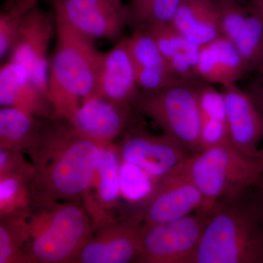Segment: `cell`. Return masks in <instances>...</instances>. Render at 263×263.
Here are the masks:
<instances>
[{
    "mask_svg": "<svg viewBox=\"0 0 263 263\" xmlns=\"http://www.w3.org/2000/svg\"><path fill=\"white\" fill-rule=\"evenodd\" d=\"M247 91L251 95L263 115V63L255 71Z\"/></svg>",
    "mask_w": 263,
    "mask_h": 263,
    "instance_id": "f546056e",
    "label": "cell"
},
{
    "mask_svg": "<svg viewBox=\"0 0 263 263\" xmlns=\"http://www.w3.org/2000/svg\"><path fill=\"white\" fill-rule=\"evenodd\" d=\"M10 1H12V0H7L6 2H10Z\"/></svg>",
    "mask_w": 263,
    "mask_h": 263,
    "instance_id": "e575fe53",
    "label": "cell"
},
{
    "mask_svg": "<svg viewBox=\"0 0 263 263\" xmlns=\"http://www.w3.org/2000/svg\"><path fill=\"white\" fill-rule=\"evenodd\" d=\"M252 190L254 202L263 224V174L252 186Z\"/></svg>",
    "mask_w": 263,
    "mask_h": 263,
    "instance_id": "4dcf8cb0",
    "label": "cell"
},
{
    "mask_svg": "<svg viewBox=\"0 0 263 263\" xmlns=\"http://www.w3.org/2000/svg\"><path fill=\"white\" fill-rule=\"evenodd\" d=\"M134 108L94 95L86 99L67 121L81 135L100 147L113 144L126 130Z\"/></svg>",
    "mask_w": 263,
    "mask_h": 263,
    "instance_id": "4fadbf2b",
    "label": "cell"
},
{
    "mask_svg": "<svg viewBox=\"0 0 263 263\" xmlns=\"http://www.w3.org/2000/svg\"><path fill=\"white\" fill-rule=\"evenodd\" d=\"M56 18V17H55ZM56 45L50 58L48 87L54 118L69 119L84 100L96 94L103 53L94 40L56 18Z\"/></svg>",
    "mask_w": 263,
    "mask_h": 263,
    "instance_id": "3957f363",
    "label": "cell"
},
{
    "mask_svg": "<svg viewBox=\"0 0 263 263\" xmlns=\"http://www.w3.org/2000/svg\"><path fill=\"white\" fill-rule=\"evenodd\" d=\"M227 145H233L230 141L227 120L214 118H201L199 152L213 147Z\"/></svg>",
    "mask_w": 263,
    "mask_h": 263,
    "instance_id": "83f0119b",
    "label": "cell"
},
{
    "mask_svg": "<svg viewBox=\"0 0 263 263\" xmlns=\"http://www.w3.org/2000/svg\"><path fill=\"white\" fill-rule=\"evenodd\" d=\"M140 94L126 37H122L103 53L95 95L134 108Z\"/></svg>",
    "mask_w": 263,
    "mask_h": 263,
    "instance_id": "ac0fdd59",
    "label": "cell"
},
{
    "mask_svg": "<svg viewBox=\"0 0 263 263\" xmlns=\"http://www.w3.org/2000/svg\"><path fill=\"white\" fill-rule=\"evenodd\" d=\"M209 212H198L176 220L146 226L137 263H190L209 221Z\"/></svg>",
    "mask_w": 263,
    "mask_h": 263,
    "instance_id": "52a82bcc",
    "label": "cell"
},
{
    "mask_svg": "<svg viewBox=\"0 0 263 263\" xmlns=\"http://www.w3.org/2000/svg\"><path fill=\"white\" fill-rule=\"evenodd\" d=\"M0 105L21 109L41 119L55 117L49 92L34 81L25 67L10 60L0 69Z\"/></svg>",
    "mask_w": 263,
    "mask_h": 263,
    "instance_id": "e0dca14e",
    "label": "cell"
},
{
    "mask_svg": "<svg viewBox=\"0 0 263 263\" xmlns=\"http://www.w3.org/2000/svg\"><path fill=\"white\" fill-rule=\"evenodd\" d=\"M30 213L0 217V263H32L27 252Z\"/></svg>",
    "mask_w": 263,
    "mask_h": 263,
    "instance_id": "cb8c5ba5",
    "label": "cell"
},
{
    "mask_svg": "<svg viewBox=\"0 0 263 263\" xmlns=\"http://www.w3.org/2000/svg\"><path fill=\"white\" fill-rule=\"evenodd\" d=\"M250 5L257 12L263 22V0H250Z\"/></svg>",
    "mask_w": 263,
    "mask_h": 263,
    "instance_id": "d6a6232c",
    "label": "cell"
},
{
    "mask_svg": "<svg viewBox=\"0 0 263 263\" xmlns=\"http://www.w3.org/2000/svg\"><path fill=\"white\" fill-rule=\"evenodd\" d=\"M55 17L83 35L117 43L129 16L124 0H51Z\"/></svg>",
    "mask_w": 263,
    "mask_h": 263,
    "instance_id": "9c48e42d",
    "label": "cell"
},
{
    "mask_svg": "<svg viewBox=\"0 0 263 263\" xmlns=\"http://www.w3.org/2000/svg\"><path fill=\"white\" fill-rule=\"evenodd\" d=\"M175 171L200 190L207 212L224 195L253 186L262 174L255 159L243 155L233 145L200 151L190 155Z\"/></svg>",
    "mask_w": 263,
    "mask_h": 263,
    "instance_id": "5b68a950",
    "label": "cell"
},
{
    "mask_svg": "<svg viewBox=\"0 0 263 263\" xmlns=\"http://www.w3.org/2000/svg\"><path fill=\"white\" fill-rule=\"evenodd\" d=\"M170 23L200 46L221 35L216 0H181Z\"/></svg>",
    "mask_w": 263,
    "mask_h": 263,
    "instance_id": "7402d4cb",
    "label": "cell"
},
{
    "mask_svg": "<svg viewBox=\"0 0 263 263\" xmlns=\"http://www.w3.org/2000/svg\"><path fill=\"white\" fill-rule=\"evenodd\" d=\"M120 169L117 145L101 147L94 179L82 200L95 228L111 219L110 211L119 205L122 195Z\"/></svg>",
    "mask_w": 263,
    "mask_h": 263,
    "instance_id": "2e32d148",
    "label": "cell"
},
{
    "mask_svg": "<svg viewBox=\"0 0 263 263\" xmlns=\"http://www.w3.org/2000/svg\"><path fill=\"white\" fill-rule=\"evenodd\" d=\"M181 0H127L129 27L143 29L152 24L169 23Z\"/></svg>",
    "mask_w": 263,
    "mask_h": 263,
    "instance_id": "d4e9b609",
    "label": "cell"
},
{
    "mask_svg": "<svg viewBox=\"0 0 263 263\" xmlns=\"http://www.w3.org/2000/svg\"><path fill=\"white\" fill-rule=\"evenodd\" d=\"M252 186L216 200L190 263H263V224Z\"/></svg>",
    "mask_w": 263,
    "mask_h": 263,
    "instance_id": "7a4b0ae2",
    "label": "cell"
},
{
    "mask_svg": "<svg viewBox=\"0 0 263 263\" xmlns=\"http://www.w3.org/2000/svg\"><path fill=\"white\" fill-rule=\"evenodd\" d=\"M126 43L141 91H155L182 81L175 75L155 40L145 29H134L126 37Z\"/></svg>",
    "mask_w": 263,
    "mask_h": 263,
    "instance_id": "d6986e66",
    "label": "cell"
},
{
    "mask_svg": "<svg viewBox=\"0 0 263 263\" xmlns=\"http://www.w3.org/2000/svg\"><path fill=\"white\" fill-rule=\"evenodd\" d=\"M30 183L21 176H0V217L32 212Z\"/></svg>",
    "mask_w": 263,
    "mask_h": 263,
    "instance_id": "484cf974",
    "label": "cell"
},
{
    "mask_svg": "<svg viewBox=\"0 0 263 263\" xmlns=\"http://www.w3.org/2000/svg\"><path fill=\"white\" fill-rule=\"evenodd\" d=\"M100 148L67 119H45L42 139L29 155L36 169L30 183L32 209L82 201L94 179Z\"/></svg>",
    "mask_w": 263,
    "mask_h": 263,
    "instance_id": "6da1fadb",
    "label": "cell"
},
{
    "mask_svg": "<svg viewBox=\"0 0 263 263\" xmlns=\"http://www.w3.org/2000/svg\"><path fill=\"white\" fill-rule=\"evenodd\" d=\"M197 74L204 82L224 86L236 84L249 73L245 62L228 38L221 35L200 46Z\"/></svg>",
    "mask_w": 263,
    "mask_h": 263,
    "instance_id": "ffe728a7",
    "label": "cell"
},
{
    "mask_svg": "<svg viewBox=\"0 0 263 263\" xmlns=\"http://www.w3.org/2000/svg\"><path fill=\"white\" fill-rule=\"evenodd\" d=\"M143 29L155 40L178 79L184 81L201 80L197 71L200 46L185 37L170 22L152 24Z\"/></svg>",
    "mask_w": 263,
    "mask_h": 263,
    "instance_id": "44dd1931",
    "label": "cell"
},
{
    "mask_svg": "<svg viewBox=\"0 0 263 263\" xmlns=\"http://www.w3.org/2000/svg\"><path fill=\"white\" fill-rule=\"evenodd\" d=\"M117 145L121 162L142 170L157 181L174 171L190 155L171 137L131 129Z\"/></svg>",
    "mask_w": 263,
    "mask_h": 263,
    "instance_id": "7c38bea8",
    "label": "cell"
},
{
    "mask_svg": "<svg viewBox=\"0 0 263 263\" xmlns=\"http://www.w3.org/2000/svg\"><path fill=\"white\" fill-rule=\"evenodd\" d=\"M126 208V214L95 230L72 263L136 262L142 252L143 216Z\"/></svg>",
    "mask_w": 263,
    "mask_h": 263,
    "instance_id": "ba28073f",
    "label": "cell"
},
{
    "mask_svg": "<svg viewBox=\"0 0 263 263\" xmlns=\"http://www.w3.org/2000/svg\"><path fill=\"white\" fill-rule=\"evenodd\" d=\"M19 151L0 148V176H17L32 181L36 174L32 162Z\"/></svg>",
    "mask_w": 263,
    "mask_h": 263,
    "instance_id": "f1b7e54d",
    "label": "cell"
},
{
    "mask_svg": "<svg viewBox=\"0 0 263 263\" xmlns=\"http://www.w3.org/2000/svg\"><path fill=\"white\" fill-rule=\"evenodd\" d=\"M15 3L26 11H29L33 7L38 4L40 0H14Z\"/></svg>",
    "mask_w": 263,
    "mask_h": 263,
    "instance_id": "1f68e13d",
    "label": "cell"
},
{
    "mask_svg": "<svg viewBox=\"0 0 263 263\" xmlns=\"http://www.w3.org/2000/svg\"><path fill=\"white\" fill-rule=\"evenodd\" d=\"M56 31L53 10L45 11L36 5L24 15L10 53L9 60L25 67L34 81L48 91V53L50 43Z\"/></svg>",
    "mask_w": 263,
    "mask_h": 263,
    "instance_id": "8fae6325",
    "label": "cell"
},
{
    "mask_svg": "<svg viewBox=\"0 0 263 263\" xmlns=\"http://www.w3.org/2000/svg\"><path fill=\"white\" fill-rule=\"evenodd\" d=\"M27 12L20 8L14 0L6 2L0 13V59L4 60L13 48L21 24Z\"/></svg>",
    "mask_w": 263,
    "mask_h": 263,
    "instance_id": "4316f807",
    "label": "cell"
},
{
    "mask_svg": "<svg viewBox=\"0 0 263 263\" xmlns=\"http://www.w3.org/2000/svg\"><path fill=\"white\" fill-rule=\"evenodd\" d=\"M129 206L143 214L146 226L176 220L195 212H207L200 190L175 170L157 180L146 197Z\"/></svg>",
    "mask_w": 263,
    "mask_h": 263,
    "instance_id": "30bf717a",
    "label": "cell"
},
{
    "mask_svg": "<svg viewBox=\"0 0 263 263\" xmlns=\"http://www.w3.org/2000/svg\"><path fill=\"white\" fill-rule=\"evenodd\" d=\"M221 18V35L235 46L249 72L263 63V22L252 8L238 0H216Z\"/></svg>",
    "mask_w": 263,
    "mask_h": 263,
    "instance_id": "5bb4252c",
    "label": "cell"
},
{
    "mask_svg": "<svg viewBox=\"0 0 263 263\" xmlns=\"http://www.w3.org/2000/svg\"><path fill=\"white\" fill-rule=\"evenodd\" d=\"M203 81H179L151 92L141 91L134 105L190 155L199 152L201 114L199 92Z\"/></svg>",
    "mask_w": 263,
    "mask_h": 263,
    "instance_id": "8992f818",
    "label": "cell"
},
{
    "mask_svg": "<svg viewBox=\"0 0 263 263\" xmlns=\"http://www.w3.org/2000/svg\"><path fill=\"white\" fill-rule=\"evenodd\" d=\"M222 92L232 144L243 155L255 159L263 140V115L248 91L237 84L224 86Z\"/></svg>",
    "mask_w": 263,
    "mask_h": 263,
    "instance_id": "9a60e30c",
    "label": "cell"
},
{
    "mask_svg": "<svg viewBox=\"0 0 263 263\" xmlns=\"http://www.w3.org/2000/svg\"><path fill=\"white\" fill-rule=\"evenodd\" d=\"M95 232L82 201L32 209L27 252L32 263H72Z\"/></svg>",
    "mask_w": 263,
    "mask_h": 263,
    "instance_id": "277c9868",
    "label": "cell"
},
{
    "mask_svg": "<svg viewBox=\"0 0 263 263\" xmlns=\"http://www.w3.org/2000/svg\"><path fill=\"white\" fill-rule=\"evenodd\" d=\"M44 119L21 109H0V148L29 155L42 139Z\"/></svg>",
    "mask_w": 263,
    "mask_h": 263,
    "instance_id": "603a6c76",
    "label": "cell"
},
{
    "mask_svg": "<svg viewBox=\"0 0 263 263\" xmlns=\"http://www.w3.org/2000/svg\"><path fill=\"white\" fill-rule=\"evenodd\" d=\"M255 160L258 162L259 165H260L263 174V148H259L258 154H257V157H255Z\"/></svg>",
    "mask_w": 263,
    "mask_h": 263,
    "instance_id": "836d02e7",
    "label": "cell"
}]
</instances>
